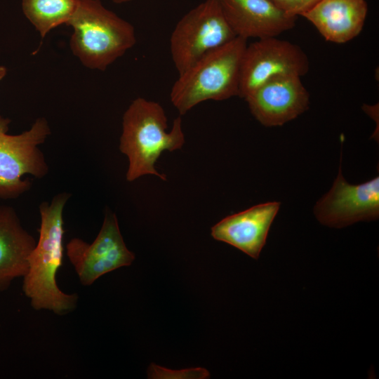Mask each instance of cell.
Returning a JSON list of instances; mask_svg holds the SVG:
<instances>
[{"mask_svg":"<svg viewBox=\"0 0 379 379\" xmlns=\"http://www.w3.org/2000/svg\"><path fill=\"white\" fill-rule=\"evenodd\" d=\"M237 37L220 0H204L185 14L170 38L174 66L180 74L207 53Z\"/></svg>","mask_w":379,"mask_h":379,"instance_id":"cell-6","label":"cell"},{"mask_svg":"<svg viewBox=\"0 0 379 379\" xmlns=\"http://www.w3.org/2000/svg\"><path fill=\"white\" fill-rule=\"evenodd\" d=\"M232 31L248 39L277 37L291 29L297 18L288 17L270 0H220Z\"/></svg>","mask_w":379,"mask_h":379,"instance_id":"cell-12","label":"cell"},{"mask_svg":"<svg viewBox=\"0 0 379 379\" xmlns=\"http://www.w3.org/2000/svg\"><path fill=\"white\" fill-rule=\"evenodd\" d=\"M147 378L151 379H205L210 378V373L203 368L178 371L151 364L147 369Z\"/></svg>","mask_w":379,"mask_h":379,"instance_id":"cell-16","label":"cell"},{"mask_svg":"<svg viewBox=\"0 0 379 379\" xmlns=\"http://www.w3.org/2000/svg\"><path fill=\"white\" fill-rule=\"evenodd\" d=\"M69 46L82 65L105 71L136 43L134 27L103 6L100 0H77L68 21Z\"/></svg>","mask_w":379,"mask_h":379,"instance_id":"cell-3","label":"cell"},{"mask_svg":"<svg viewBox=\"0 0 379 379\" xmlns=\"http://www.w3.org/2000/svg\"><path fill=\"white\" fill-rule=\"evenodd\" d=\"M71 194L61 192L51 202L39 205L41 218L38 241L28 256V269L23 277L22 290L36 310H47L58 315L67 314L77 305V293L62 292L56 274L62 264L63 211Z\"/></svg>","mask_w":379,"mask_h":379,"instance_id":"cell-1","label":"cell"},{"mask_svg":"<svg viewBox=\"0 0 379 379\" xmlns=\"http://www.w3.org/2000/svg\"><path fill=\"white\" fill-rule=\"evenodd\" d=\"M115 4H124L131 1L133 0H112Z\"/></svg>","mask_w":379,"mask_h":379,"instance_id":"cell-19","label":"cell"},{"mask_svg":"<svg viewBox=\"0 0 379 379\" xmlns=\"http://www.w3.org/2000/svg\"><path fill=\"white\" fill-rule=\"evenodd\" d=\"M288 17L297 18L312 8L319 0H270Z\"/></svg>","mask_w":379,"mask_h":379,"instance_id":"cell-17","label":"cell"},{"mask_svg":"<svg viewBox=\"0 0 379 379\" xmlns=\"http://www.w3.org/2000/svg\"><path fill=\"white\" fill-rule=\"evenodd\" d=\"M36 243L15 209L0 204V291L7 289L15 279L25 275L28 256Z\"/></svg>","mask_w":379,"mask_h":379,"instance_id":"cell-14","label":"cell"},{"mask_svg":"<svg viewBox=\"0 0 379 379\" xmlns=\"http://www.w3.org/2000/svg\"><path fill=\"white\" fill-rule=\"evenodd\" d=\"M77 6V0H22L25 16L41 38L53 29L67 24Z\"/></svg>","mask_w":379,"mask_h":379,"instance_id":"cell-15","label":"cell"},{"mask_svg":"<svg viewBox=\"0 0 379 379\" xmlns=\"http://www.w3.org/2000/svg\"><path fill=\"white\" fill-rule=\"evenodd\" d=\"M247 40L237 36L199 58L173 85L171 101L180 115L206 100L239 96L240 69Z\"/></svg>","mask_w":379,"mask_h":379,"instance_id":"cell-4","label":"cell"},{"mask_svg":"<svg viewBox=\"0 0 379 379\" xmlns=\"http://www.w3.org/2000/svg\"><path fill=\"white\" fill-rule=\"evenodd\" d=\"M168 119L163 107L143 98L132 101L122 118L119 149L128 159L126 178L133 182L145 175H154L163 180L165 175L155 164L165 151L173 152L185 144L182 119L179 116L167 131Z\"/></svg>","mask_w":379,"mask_h":379,"instance_id":"cell-2","label":"cell"},{"mask_svg":"<svg viewBox=\"0 0 379 379\" xmlns=\"http://www.w3.org/2000/svg\"><path fill=\"white\" fill-rule=\"evenodd\" d=\"M279 208V202H266L229 215L212 227L211 236L258 259Z\"/></svg>","mask_w":379,"mask_h":379,"instance_id":"cell-11","label":"cell"},{"mask_svg":"<svg viewBox=\"0 0 379 379\" xmlns=\"http://www.w3.org/2000/svg\"><path fill=\"white\" fill-rule=\"evenodd\" d=\"M10 121L0 116V199H13L27 192L32 183L22 176L42 178L49 171L39 145L51 134L48 121L39 117L20 134L7 133Z\"/></svg>","mask_w":379,"mask_h":379,"instance_id":"cell-5","label":"cell"},{"mask_svg":"<svg viewBox=\"0 0 379 379\" xmlns=\"http://www.w3.org/2000/svg\"><path fill=\"white\" fill-rule=\"evenodd\" d=\"M309 59L302 48L277 37L260 39L247 45L241 60L239 97L245 99L260 86L280 75L302 77L309 71Z\"/></svg>","mask_w":379,"mask_h":379,"instance_id":"cell-8","label":"cell"},{"mask_svg":"<svg viewBox=\"0 0 379 379\" xmlns=\"http://www.w3.org/2000/svg\"><path fill=\"white\" fill-rule=\"evenodd\" d=\"M317 219L323 225L341 228L379 216V177L359 184L348 183L341 168L331 189L314 208Z\"/></svg>","mask_w":379,"mask_h":379,"instance_id":"cell-9","label":"cell"},{"mask_svg":"<svg viewBox=\"0 0 379 379\" xmlns=\"http://www.w3.org/2000/svg\"><path fill=\"white\" fill-rule=\"evenodd\" d=\"M244 100L262 125L273 127L282 126L307 110L310 94L300 77L285 74L267 81Z\"/></svg>","mask_w":379,"mask_h":379,"instance_id":"cell-10","label":"cell"},{"mask_svg":"<svg viewBox=\"0 0 379 379\" xmlns=\"http://www.w3.org/2000/svg\"><path fill=\"white\" fill-rule=\"evenodd\" d=\"M367 13L366 0H319L301 16L310 21L325 40L345 44L361 33Z\"/></svg>","mask_w":379,"mask_h":379,"instance_id":"cell-13","label":"cell"},{"mask_svg":"<svg viewBox=\"0 0 379 379\" xmlns=\"http://www.w3.org/2000/svg\"><path fill=\"white\" fill-rule=\"evenodd\" d=\"M66 253L84 286H90L101 276L131 265L135 260L134 253L124 241L117 218L110 211H106L100 230L91 244L72 238L66 245Z\"/></svg>","mask_w":379,"mask_h":379,"instance_id":"cell-7","label":"cell"},{"mask_svg":"<svg viewBox=\"0 0 379 379\" xmlns=\"http://www.w3.org/2000/svg\"><path fill=\"white\" fill-rule=\"evenodd\" d=\"M6 73L7 69L3 65H0V81L4 78V77L6 75Z\"/></svg>","mask_w":379,"mask_h":379,"instance_id":"cell-18","label":"cell"}]
</instances>
